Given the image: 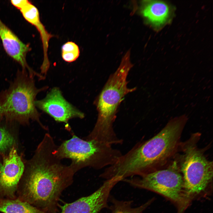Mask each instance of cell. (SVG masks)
<instances>
[{"mask_svg": "<svg viewBox=\"0 0 213 213\" xmlns=\"http://www.w3.org/2000/svg\"><path fill=\"white\" fill-rule=\"evenodd\" d=\"M57 147L51 135L46 133L32 158L24 161L16 193L17 199L45 213H58L62 193L72 184L76 173L56 155Z\"/></svg>", "mask_w": 213, "mask_h": 213, "instance_id": "obj_1", "label": "cell"}, {"mask_svg": "<svg viewBox=\"0 0 213 213\" xmlns=\"http://www.w3.org/2000/svg\"><path fill=\"white\" fill-rule=\"evenodd\" d=\"M188 120L185 114L171 119L156 135L122 154L111 166L112 174L124 179L155 171L175 151Z\"/></svg>", "mask_w": 213, "mask_h": 213, "instance_id": "obj_2", "label": "cell"}, {"mask_svg": "<svg viewBox=\"0 0 213 213\" xmlns=\"http://www.w3.org/2000/svg\"><path fill=\"white\" fill-rule=\"evenodd\" d=\"M130 52L123 57L119 67L109 77L95 101L98 112L96 122L93 129L85 139L95 140L112 146L120 144L123 140L117 136L113 127L120 103L128 94L135 91L129 88L127 77L133 67Z\"/></svg>", "mask_w": 213, "mask_h": 213, "instance_id": "obj_3", "label": "cell"}, {"mask_svg": "<svg viewBox=\"0 0 213 213\" xmlns=\"http://www.w3.org/2000/svg\"><path fill=\"white\" fill-rule=\"evenodd\" d=\"M47 88H37L34 77L30 76L27 71H17L9 87L0 92V121L26 125L31 120L47 130L41 122L40 114L35 104L37 94Z\"/></svg>", "mask_w": 213, "mask_h": 213, "instance_id": "obj_4", "label": "cell"}, {"mask_svg": "<svg viewBox=\"0 0 213 213\" xmlns=\"http://www.w3.org/2000/svg\"><path fill=\"white\" fill-rule=\"evenodd\" d=\"M55 153L61 160L70 159V165L76 172L87 167L99 170L109 167L122 155L112 146L95 140L82 139L75 135L57 146Z\"/></svg>", "mask_w": 213, "mask_h": 213, "instance_id": "obj_5", "label": "cell"}, {"mask_svg": "<svg viewBox=\"0 0 213 213\" xmlns=\"http://www.w3.org/2000/svg\"><path fill=\"white\" fill-rule=\"evenodd\" d=\"M199 135L194 134L183 144L184 154L181 165L184 188L187 196L205 192L213 177V164L196 146Z\"/></svg>", "mask_w": 213, "mask_h": 213, "instance_id": "obj_6", "label": "cell"}, {"mask_svg": "<svg viewBox=\"0 0 213 213\" xmlns=\"http://www.w3.org/2000/svg\"><path fill=\"white\" fill-rule=\"evenodd\" d=\"M122 181L133 187L155 192L178 204L183 202L186 197L183 177L173 168L155 170Z\"/></svg>", "mask_w": 213, "mask_h": 213, "instance_id": "obj_7", "label": "cell"}, {"mask_svg": "<svg viewBox=\"0 0 213 213\" xmlns=\"http://www.w3.org/2000/svg\"><path fill=\"white\" fill-rule=\"evenodd\" d=\"M25 169L24 161L16 146L0 154V198L14 199Z\"/></svg>", "mask_w": 213, "mask_h": 213, "instance_id": "obj_8", "label": "cell"}, {"mask_svg": "<svg viewBox=\"0 0 213 213\" xmlns=\"http://www.w3.org/2000/svg\"><path fill=\"white\" fill-rule=\"evenodd\" d=\"M36 107L45 112L56 121L63 122L66 128L70 130L68 124L69 120L72 118L83 119L84 114L73 106L64 98L59 89L52 88L43 99L36 100Z\"/></svg>", "mask_w": 213, "mask_h": 213, "instance_id": "obj_9", "label": "cell"}, {"mask_svg": "<svg viewBox=\"0 0 213 213\" xmlns=\"http://www.w3.org/2000/svg\"><path fill=\"white\" fill-rule=\"evenodd\" d=\"M118 182L116 178L106 180L91 194L64 204L61 207L59 213H99L103 209L108 207L110 192Z\"/></svg>", "mask_w": 213, "mask_h": 213, "instance_id": "obj_10", "label": "cell"}, {"mask_svg": "<svg viewBox=\"0 0 213 213\" xmlns=\"http://www.w3.org/2000/svg\"><path fill=\"white\" fill-rule=\"evenodd\" d=\"M0 38L6 53L20 65L22 70L27 71L31 76H40L27 63L26 55L30 49L29 45L21 41L0 19Z\"/></svg>", "mask_w": 213, "mask_h": 213, "instance_id": "obj_11", "label": "cell"}, {"mask_svg": "<svg viewBox=\"0 0 213 213\" xmlns=\"http://www.w3.org/2000/svg\"><path fill=\"white\" fill-rule=\"evenodd\" d=\"M25 19L34 25L39 33L42 43L43 58L41 67L42 72H46L49 70L50 63L48 56L49 43L50 39L54 36L49 33L41 21L37 8L30 2H29L20 10Z\"/></svg>", "mask_w": 213, "mask_h": 213, "instance_id": "obj_12", "label": "cell"}, {"mask_svg": "<svg viewBox=\"0 0 213 213\" xmlns=\"http://www.w3.org/2000/svg\"><path fill=\"white\" fill-rule=\"evenodd\" d=\"M172 12L170 5L163 1L148 0L143 2V15L157 29L161 28L169 21Z\"/></svg>", "mask_w": 213, "mask_h": 213, "instance_id": "obj_13", "label": "cell"}, {"mask_svg": "<svg viewBox=\"0 0 213 213\" xmlns=\"http://www.w3.org/2000/svg\"><path fill=\"white\" fill-rule=\"evenodd\" d=\"M0 212L3 213H45L17 198H0Z\"/></svg>", "mask_w": 213, "mask_h": 213, "instance_id": "obj_14", "label": "cell"}, {"mask_svg": "<svg viewBox=\"0 0 213 213\" xmlns=\"http://www.w3.org/2000/svg\"><path fill=\"white\" fill-rule=\"evenodd\" d=\"M152 201L151 200L140 206L133 207L132 201H119L112 199L111 213H142Z\"/></svg>", "mask_w": 213, "mask_h": 213, "instance_id": "obj_15", "label": "cell"}, {"mask_svg": "<svg viewBox=\"0 0 213 213\" xmlns=\"http://www.w3.org/2000/svg\"><path fill=\"white\" fill-rule=\"evenodd\" d=\"M16 144L13 135L5 126L0 123V154L8 152Z\"/></svg>", "mask_w": 213, "mask_h": 213, "instance_id": "obj_16", "label": "cell"}, {"mask_svg": "<svg viewBox=\"0 0 213 213\" xmlns=\"http://www.w3.org/2000/svg\"><path fill=\"white\" fill-rule=\"evenodd\" d=\"M61 51L63 59L68 62H71L76 60L80 54L78 46L72 41H68L64 44L62 46Z\"/></svg>", "mask_w": 213, "mask_h": 213, "instance_id": "obj_17", "label": "cell"}, {"mask_svg": "<svg viewBox=\"0 0 213 213\" xmlns=\"http://www.w3.org/2000/svg\"><path fill=\"white\" fill-rule=\"evenodd\" d=\"M29 1L27 0L11 1V4L20 10L26 5Z\"/></svg>", "mask_w": 213, "mask_h": 213, "instance_id": "obj_18", "label": "cell"}]
</instances>
